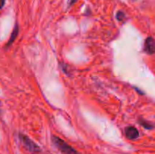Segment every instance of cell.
Returning <instances> with one entry per match:
<instances>
[{
  "mask_svg": "<svg viewBox=\"0 0 155 154\" xmlns=\"http://www.w3.org/2000/svg\"><path fill=\"white\" fill-rule=\"evenodd\" d=\"M51 140L54 143V146L64 154H80V152H77L74 147L68 144V143L62 140L60 137L57 136H52L51 137Z\"/></svg>",
  "mask_w": 155,
  "mask_h": 154,
  "instance_id": "obj_1",
  "label": "cell"
},
{
  "mask_svg": "<svg viewBox=\"0 0 155 154\" xmlns=\"http://www.w3.org/2000/svg\"><path fill=\"white\" fill-rule=\"evenodd\" d=\"M19 138L20 140L21 141V143H22L23 146H24V147H25V149H27V151H29L30 153L37 154L41 151L39 146H38L34 141H33L30 137H28L27 135H25V134H20Z\"/></svg>",
  "mask_w": 155,
  "mask_h": 154,
  "instance_id": "obj_2",
  "label": "cell"
},
{
  "mask_svg": "<svg viewBox=\"0 0 155 154\" xmlns=\"http://www.w3.org/2000/svg\"><path fill=\"white\" fill-rule=\"evenodd\" d=\"M144 50L147 54H153L155 53V41L153 38H147L144 45Z\"/></svg>",
  "mask_w": 155,
  "mask_h": 154,
  "instance_id": "obj_3",
  "label": "cell"
},
{
  "mask_svg": "<svg viewBox=\"0 0 155 154\" xmlns=\"http://www.w3.org/2000/svg\"><path fill=\"white\" fill-rule=\"evenodd\" d=\"M125 134L127 138L130 139V140H135V139L138 138L139 136L138 130L133 126L127 127L125 130Z\"/></svg>",
  "mask_w": 155,
  "mask_h": 154,
  "instance_id": "obj_4",
  "label": "cell"
},
{
  "mask_svg": "<svg viewBox=\"0 0 155 154\" xmlns=\"http://www.w3.org/2000/svg\"><path fill=\"white\" fill-rule=\"evenodd\" d=\"M18 30H18V24H16V26L14 27V30H13V31H12V35H11V37H10V39H9L8 42V43L6 44V45H5L6 48H8V46H10V45L13 43L14 41L15 40V39H16L17 36H18Z\"/></svg>",
  "mask_w": 155,
  "mask_h": 154,
  "instance_id": "obj_5",
  "label": "cell"
},
{
  "mask_svg": "<svg viewBox=\"0 0 155 154\" xmlns=\"http://www.w3.org/2000/svg\"><path fill=\"white\" fill-rule=\"evenodd\" d=\"M140 124L142 126L145 127V128H148V129H151V128H153V127L151 126V124L148 123V122H145V121H140Z\"/></svg>",
  "mask_w": 155,
  "mask_h": 154,
  "instance_id": "obj_6",
  "label": "cell"
},
{
  "mask_svg": "<svg viewBox=\"0 0 155 154\" xmlns=\"http://www.w3.org/2000/svg\"><path fill=\"white\" fill-rule=\"evenodd\" d=\"M117 18L119 21H122L124 18H125V14H124V12L119 11L117 14Z\"/></svg>",
  "mask_w": 155,
  "mask_h": 154,
  "instance_id": "obj_7",
  "label": "cell"
},
{
  "mask_svg": "<svg viewBox=\"0 0 155 154\" xmlns=\"http://www.w3.org/2000/svg\"><path fill=\"white\" fill-rule=\"evenodd\" d=\"M5 2V0H0V9H2L4 6Z\"/></svg>",
  "mask_w": 155,
  "mask_h": 154,
  "instance_id": "obj_8",
  "label": "cell"
},
{
  "mask_svg": "<svg viewBox=\"0 0 155 154\" xmlns=\"http://www.w3.org/2000/svg\"><path fill=\"white\" fill-rule=\"evenodd\" d=\"M0 105H1V103H0Z\"/></svg>",
  "mask_w": 155,
  "mask_h": 154,
  "instance_id": "obj_9",
  "label": "cell"
}]
</instances>
